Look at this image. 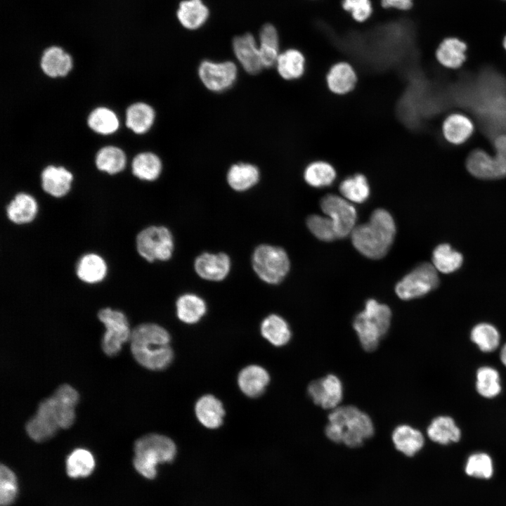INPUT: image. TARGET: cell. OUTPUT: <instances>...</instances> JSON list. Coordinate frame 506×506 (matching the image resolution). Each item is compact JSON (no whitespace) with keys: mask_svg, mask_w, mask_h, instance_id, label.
I'll list each match as a JSON object with an SVG mask.
<instances>
[{"mask_svg":"<svg viewBox=\"0 0 506 506\" xmlns=\"http://www.w3.org/2000/svg\"><path fill=\"white\" fill-rule=\"evenodd\" d=\"M462 260V254L448 244L438 245L432 254L433 266L443 273H450L458 270Z\"/></svg>","mask_w":506,"mask_h":506,"instance_id":"40","label":"cell"},{"mask_svg":"<svg viewBox=\"0 0 506 506\" xmlns=\"http://www.w3.org/2000/svg\"><path fill=\"white\" fill-rule=\"evenodd\" d=\"M8 219L15 224L28 223L33 221L37 212V204L30 195L19 193L6 208Z\"/></svg>","mask_w":506,"mask_h":506,"instance_id":"25","label":"cell"},{"mask_svg":"<svg viewBox=\"0 0 506 506\" xmlns=\"http://www.w3.org/2000/svg\"><path fill=\"white\" fill-rule=\"evenodd\" d=\"M18 491L15 473L6 465L0 467V505L10 506L15 500Z\"/></svg>","mask_w":506,"mask_h":506,"instance_id":"45","label":"cell"},{"mask_svg":"<svg viewBox=\"0 0 506 506\" xmlns=\"http://www.w3.org/2000/svg\"><path fill=\"white\" fill-rule=\"evenodd\" d=\"M133 465L144 478L153 479L160 464L171 462L176 455V446L164 435L148 434L138 439L134 446Z\"/></svg>","mask_w":506,"mask_h":506,"instance_id":"4","label":"cell"},{"mask_svg":"<svg viewBox=\"0 0 506 506\" xmlns=\"http://www.w3.org/2000/svg\"><path fill=\"white\" fill-rule=\"evenodd\" d=\"M326 81L328 89L334 93L343 95L352 91L357 82L353 67L346 61H338L329 69Z\"/></svg>","mask_w":506,"mask_h":506,"instance_id":"19","label":"cell"},{"mask_svg":"<svg viewBox=\"0 0 506 506\" xmlns=\"http://www.w3.org/2000/svg\"><path fill=\"white\" fill-rule=\"evenodd\" d=\"M195 413L198 421L209 429L221 427L225 415L222 403L212 394L204 395L197 401Z\"/></svg>","mask_w":506,"mask_h":506,"instance_id":"22","label":"cell"},{"mask_svg":"<svg viewBox=\"0 0 506 506\" xmlns=\"http://www.w3.org/2000/svg\"><path fill=\"white\" fill-rule=\"evenodd\" d=\"M467 168L475 177L482 179H495L506 176V169L495 155L482 150L473 151L467 160Z\"/></svg>","mask_w":506,"mask_h":506,"instance_id":"16","label":"cell"},{"mask_svg":"<svg viewBox=\"0 0 506 506\" xmlns=\"http://www.w3.org/2000/svg\"><path fill=\"white\" fill-rule=\"evenodd\" d=\"M476 388L478 393L486 398H493L501 391L498 371L491 367H481L476 372Z\"/></svg>","mask_w":506,"mask_h":506,"instance_id":"43","label":"cell"},{"mask_svg":"<svg viewBox=\"0 0 506 506\" xmlns=\"http://www.w3.org/2000/svg\"><path fill=\"white\" fill-rule=\"evenodd\" d=\"M97 316L105 327L101 340L102 350L107 356H115L120 351L122 345L130 339L131 330L128 320L124 313L110 308L101 309Z\"/></svg>","mask_w":506,"mask_h":506,"instance_id":"8","label":"cell"},{"mask_svg":"<svg viewBox=\"0 0 506 506\" xmlns=\"http://www.w3.org/2000/svg\"><path fill=\"white\" fill-rule=\"evenodd\" d=\"M176 315L186 324L197 323L206 313L207 305L203 299L195 294L181 295L176 301Z\"/></svg>","mask_w":506,"mask_h":506,"instance_id":"28","label":"cell"},{"mask_svg":"<svg viewBox=\"0 0 506 506\" xmlns=\"http://www.w3.org/2000/svg\"><path fill=\"white\" fill-rule=\"evenodd\" d=\"M471 339L484 352L495 350L500 342V335L497 329L488 323H480L474 326L471 332Z\"/></svg>","mask_w":506,"mask_h":506,"instance_id":"44","label":"cell"},{"mask_svg":"<svg viewBox=\"0 0 506 506\" xmlns=\"http://www.w3.org/2000/svg\"><path fill=\"white\" fill-rule=\"evenodd\" d=\"M474 130V125L467 117L459 113L450 115L443 124L445 138L453 144H460L468 139Z\"/></svg>","mask_w":506,"mask_h":506,"instance_id":"33","label":"cell"},{"mask_svg":"<svg viewBox=\"0 0 506 506\" xmlns=\"http://www.w3.org/2000/svg\"><path fill=\"white\" fill-rule=\"evenodd\" d=\"M95 467L96 461L93 454L89 450L82 448L73 450L65 461L67 474L73 479L89 476Z\"/></svg>","mask_w":506,"mask_h":506,"instance_id":"34","label":"cell"},{"mask_svg":"<svg viewBox=\"0 0 506 506\" xmlns=\"http://www.w3.org/2000/svg\"><path fill=\"white\" fill-rule=\"evenodd\" d=\"M259 171L254 164L238 163L232 165L227 173V182L235 191H245L255 186L259 180Z\"/></svg>","mask_w":506,"mask_h":506,"instance_id":"30","label":"cell"},{"mask_svg":"<svg viewBox=\"0 0 506 506\" xmlns=\"http://www.w3.org/2000/svg\"><path fill=\"white\" fill-rule=\"evenodd\" d=\"M339 191L348 201L363 203L369 197L370 189L366 177L356 174L342 181Z\"/></svg>","mask_w":506,"mask_h":506,"instance_id":"39","label":"cell"},{"mask_svg":"<svg viewBox=\"0 0 506 506\" xmlns=\"http://www.w3.org/2000/svg\"><path fill=\"white\" fill-rule=\"evenodd\" d=\"M176 14L185 28L195 30L206 22L209 10L201 0H184L180 3Z\"/></svg>","mask_w":506,"mask_h":506,"instance_id":"32","label":"cell"},{"mask_svg":"<svg viewBox=\"0 0 506 506\" xmlns=\"http://www.w3.org/2000/svg\"><path fill=\"white\" fill-rule=\"evenodd\" d=\"M437 270L433 264L423 263L406 274L396 285L395 292L403 300L422 297L439 285Z\"/></svg>","mask_w":506,"mask_h":506,"instance_id":"9","label":"cell"},{"mask_svg":"<svg viewBox=\"0 0 506 506\" xmlns=\"http://www.w3.org/2000/svg\"><path fill=\"white\" fill-rule=\"evenodd\" d=\"M500 358L502 363L506 366V344L502 348L500 353Z\"/></svg>","mask_w":506,"mask_h":506,"instance_id":"51","label":"cell"},{"mask_svg":"<svg viewBox=\"0 0 506 506\" xmlns=\"http://www.w3.org/2000/svg\"><path fill=\"white\" fill-rule=\"evenodd\" d=\"M107 273L106 263L103 259L94 253L83 255L76 267L78 278L86 283L93 284L101 281Z\"/></svg>","mask_w":506,"mask_h":506,"instance_id":"31","label":"cell"},{"mask_svg":"<svg viewBox=\"0 0 506 506\" xmlns=\"http://www.w3.org/2000/svg\"><path fill=\"white\" fill-rule=\"evenodd\" d=\"M41 67L48 77H64L71 70L72 60L61 48L51 46L44 51L41 59Z\"/></svg>","mask_w":506,"mask_h":506,"instance_id":"26","label":"cell"},{"mask_svg":"<svg viewBox=\"0 0 506 506\" xmlns=\"http://www.w3.org/2000/svg\"><path fill=\"white\" fill-rule=\"evenodd\" d=\"M467 475L482 479H489L493 473V462L491 457L484 453L471 455L465 465Z\"/></svg>","mask_w":506,"mask_h":506,"instance_id":"46","label":"cell"},{"mask_svg":"<svg viewBox=\"0 0 506 506\" xmlns=\"http://www.w3.org/2000/svg\"><path fill=\"white\" fill-rule=\"evenodd\" d=\"M133 174L141 180L152 181L161 174L162 164L160 159L153 153L138 154L131 164Z\"/></svg>","mask_w":506,"mask_h":506,"instance_id":"37","label":"cell"},{"mask_svg":"<svg viewBox=\"0 0 506 506\" xmlns=\"http://www.w3.org/2000/svg\"><path fill=\"white\" fill-rule=\"evenodd\" d=\"M306 225L311 233L320 240L331 242L337 239L333 224L328 217L311 215L306 219Z\"/></svg>","mask_w":506,"mask_h":506,"instance_id":"47","label":"cell"},{"mask_svg":"<svg viewBox=\"0 0 506 506\" xmlns=\"http://www.w3.org/2000/svg\"><path fill=\"white\" fill-rule=\"evenodd\" d=\"M391 319L389 307L373 299H368L364 309L353 320L356 331L362 348L368 352L375 351L379 341L387 333Z\"/></svg>","mask_w":506,"mask_h":506,"instance_id":"5","label":"cell"},{"mask_svg":"<svg viewBox=\"0 0 506 506\" xmlns=\"http://www.w3.org/2000/svg\"><path fill=\"white\" fill-rule=\"evenodd\" d=\"M170 340L169 332L163 327L152 323H141L131 332V351L141 366L150 370H162L174 359Z\"/></svg>","mask_w":506,"mask_h":506,"instance_id":"1","label":"cell"},{"mask_svg":"<svg viewBox=\"0 0 506 506\" xmlns=\"http://www.w3.org/2000/svg\"><path fill=\"white\" fill-rule=\"evenodd\" d=\"M342 5L343 9L358 22L368 20L373 11L370 0H343Z\"/></svg>","mask_w":506,"mask_h":506,"instance_id":"48","label":"cell"},{"mask_svg":"<svg viewBox=\"0 0 506 506\" xmlns=\"http://www.w3.org/2000/svg\"><path fill=\"white\" fill-rule=\"evenodd\" d=\"M259 51L264 67L276 64L280 55V37L277 28L271 23L265 24L259 33Z\"/></svg>","mask_w":506,"mask_h":506,"instance_id":"27","label":"cell"},{"mask_svg":"<svg viewBox=\"0 0 506 506\" xmlns=\"http://www.w3.org/2000/svg\"><path fill=\"white\" fill-rule=\"evenodd\" d=\"M395 234L396 225L391 215L384 209H377L368 222L355 226L351 235L354 247L361 254L379 259L388 252Z\"/></svg>","mask_w":506,"mask_h":506,"instance_id":"3","label":"cell"},{"mask_svg":"<svg viewBox=\"0 0 506 506\" xmlns=\"http://www.w3.org/2000/svg\"><path fill=\"white\" fill-rule=\"evenodd\" d=\"M494 146L495 157L506 169V135H500L496 137Z\"/></svg>","mask_w":506,"mask_h":506,"instance_id":"49","label":"cell"},{"mask_svg":"<svg viewBox=\"0 0 506 506\" xmlns=\"http://www.w3.org/2000/svg\"><path fill=\"white\" fill-rule=\"evenodd\" d=\"M391 439L396 449L409 457L420 451L424 443L422 434L408 424H400L395 427Z\"/></svg>","mask_w":506,"mask_h":506,"instance_id":"23","label":"cell"},{"mask_svg":"<svg viewBox=\"0 0 506 506\" xmlns=\"http://www.w3.org/2000/svg\"><path fill=\"white\" fill-rule=\"evenodd\" d=\"M270 382L268 372L261 366L250 365L238 374V384L243 394L250 398H257L265 391Z\"/></svg>","mask_w":506,"mask_h":506,"instance_id":"20","label":"cell"},{"mask_svg":"<svg viewBox=\"0 0 506 506\" xmlns=\"http://www.w3.org/2000/svg\"><path fill=\"white\" fill-rule=\"evenodd\" d=\"M238 69L231 61L203 60L198 67V76L204 86L214 92L230 89L237 79Z\"/></svg>","mask_w":506,"mask_h":506,"instance_id":"12","label":"cell"},{"mask_svg":"<svg viewBox=\"0 0 506 506\" xmlns=\"http://www.w3.org/2000/svg\"><path fill=\"white\" fill-rule=\"evenodd\" d=\"M325 433L336 443L356 448L373 436L375 427L370 417L358 408L339 406L329 413Z\"/></svg>","mask_w":506,"mask_h":506,"instance_id":"2","label":"cell"},{"mask_svg":"<svg viewBox=\"0 0 506 506\" xmlns=\"http://www.w3.org/2000/svg\"><path fill=\"white\" fill-rule=\"evenodd\" d=\"M260 330L261 335L275 346L286 345L292 337L288 323L277 314L266 317L261 323Z\"/></svg>","mask_w":506,"mask_h":506,"instance_id":"29","label":"cell"},{"mask_svg":"<svg viewBox=\"0 0 506 506\" xmlns=\"http://www.w3.org/2000/svg\"><path fill=\"white\" fill-rule=\"evenodd\" d=\"M275 65L282 78L287 80L299 79L305 72L306 57L301 50L289 48L280 52Z\"/></svg>","mask_w":506,"mask_h":506,"instance_id":"24","label":"cell"},{"mask_svg":"<svg viewBox=\"0 0 506 506\" xmlns=\"http://www.w3.org/2000/svg\"><path fill=\"white\" fill-rule=\"evenodd\" d=\"M233 49L238 60L247 73L257 74L264 67L259 46L251 34L247 33L235 37L233 41Z\"/></svg>","mask_w":506,"mask_h":506,"instance_id":"15","label":"cell"},{"mask_svg":"<svg viewBox=\"0 0 506 506\" xmlns=\"http://www.w3.org/2000/svg\"><path fill=\"white\" fill-rule=\"evenodd\" d=\"M125 164L124 153L117 147L106 146L98 150L96 154L97 168L110 174H115L123 170Z\"/></svg>","mask_w":506,"mask_h":506,"instance_id":"41","label":"cell"},{"mask_svg":"<svg viewBox=\"0 0 506 506\" xmlns=\"http://www.w3.org/2000/svg\"><path fill=\"white\" fill-rule=\"evenodd\" d=\"M427 433L429 438L440 444H448L460 440L461 432L454 420L448 416L434 418L428 426Z\"/></svg>","mask_w":506,"mask_h":506,"instance_id":"36","label":"cell"},{"mask_svg":"<svg viewBox=\"0 0 506 506\" xmlns=\"http://www.w3.org/2000/svg\"><path fill=\"white\" fill-rule=\"evenodd\" d=\"M320 207L331 220L337 238H343L351 233L357 214L355 207L347 200L329 194L322 198Z\"/></svg>","mask_w":506,"mask_h":506,"instance_id":"10","label":"cell"},{"mask_svg":"<svg viewBox=\"0 0 506 506\" xmlns=\"http://www.w3.org/2000/svg\"><path fill=\"white\" fill-rule=\"evenodd\" d=\"M501 1H505V2H506V0H501Z\"/></svg>","mask_w":506,"mask_h":506,"instance_id":"53","label":"cell"},{"mask_svg":"<svg viewBox=\"0 0 506 506\" xmlns=\"http://www.w3.org/2000/svg\"><path fill=\"white\" fill-rule=\"evenodd\" d=\"M194 268L202 279L209 281L224 280L231 270V259L223 252H204L196 257Z\"/></svg>","mask_w":506,"mask_h":506,"instance_id":"14","label":"cell"},{"mask_svg":"<svg viewBox=\"0 0 506 506\" xmlns=\"http://www.w3.org/2000/svg\"><path fill=\"white\" fill-rule=\"evenodd\" d=\"M337 173L335 168L325 161L311 162L305 168L304 178L305 181L314 188H323L330 186L335 180Z\"/></svg>","mask_w":506,"mask_h":506,"instance_id":"38","label":"cell"},{"mask_svg":"<svg viewBox=\"0 0 506 506\" xmlns=\"http://www.w3.org/2000/svg\"><path fill=\"white\" fill-rule=\"evenodd\" d=\"M58 420L52 398H46L39 403L34 415L27 422L26 433L34 441L44 442L60 429Z\"/></svg>","mask_w":506,"mask_h":506,"instance_id":"11","label":"cell"},{"mask_svg":"<svg viewBox=\"0 0 506 506\" xmlns=\"http://www.w3.org/2000/svg\"><path fill=\"white\" fill-rule=\"evenodd\" d=\"M136 250L149 262L169 260L174 252V238L163 226H150L141 230L136 238Z\"/></svg>","mask_w":506,"mask_h":506,"instance_id":"7","label":"cell"},{"mask_svg":"<svg viewBox=\"0 0 506 506\" xmlns=\"http://www.w3.org/2000/svg\"><path fill=\"white\" fill-rule=\"evenodd\" d=\"M155 111L145 103H136L126 112V125L134 133L142 134L148 131L155 120Z\"/></svg>","mask_w":506,"mask_h":506,"instance_id":"35","label":"cell"},{"mask_svg":"<svg viewBox=\"0 0 506 506\" xmlns=\"http://www.w3.org/2000/svg\"><path fill=\"white\" fill-rule=\"evenodd\" d=\"M252 267L264 282L275 285L285 278L290 271V259L287 252L280 247L262 244L254 250Z\"/></svg>","mask_w":506,"mask_h":506,"instance_id":"6","label":"cell"},{"mask_svg":"<svg viewBox=\"0 0 506 506\" xmlns=\"http://www.w3.org/2000/svg\"><path fill=\"white\" fill-rule=\"evenodd\" d=\"M89 126L95 132L100 134H111L119 127L117 115L111 110L100 107L94 109L87 120Z\"/></svg>","mask_w":506,"mask_h":506,"instance_id":"42","label":"cell"},{"mask_svg":"<svg viewBox=\"0 0 506 506\" xmlns=\"http://www.w3.org/2000/svg\"><path fill=\"white\" fill-rule=\"evenodd\" d=\"M467 44L455 36L443 38L435 50L437 61L443 67L456 69L465 62Z\"/></svg>","mask_w":506,"mask_h":506,"instance_id":"18","label":"cell"},{"mask_svg":"<svg viewBox=\"0 0 506 506\" xmlns=\"http://www.w3.org/2000/svg\"><path fill=\"white\" fill-rule=\"evenodd\" d=\"M58 414L60 429H68L75 419L74 408L79 396L77 390L67 384L60 385L51 396Z\"/></svg>","mask_w":506,"mask_h":506,"instance_id":"17","label":"cell"},{"mask_svg":"<svg viewBox=\"0 0 506 506\" xmlns=\"http://www.w3.org/2000/svg\"><path fill=\"white\" fill-rule=\"evenodd\" d=\"M413 4L414 0H381L384 8H395L402 11H410Z\"/></svg>","mask_w":506,"mask_h":506,"instance_id":"50","label":"cell"},{"mask_svg":"<svg viewBox=\"0 0 506 506\" xmlns=\"http://www.w3.org/2000/svg\"><path fill=\"white\" fill-rule=\"evenodd\" d=\"M307 393L316 405L332 410L339 406L343 399V384L337 375L329 374L311 382Z\"/></svg>","mask_w":506,"mask_h":506,"instance_id":"13","label":"cell"},{"mask_svg":"<svg viewBox=\"0 0 506 506\" xmlns=\"http://www.w3.org/2000/svg\"><path fill=\"white\" fill-rule=\"evenodd\" d=\"M502 44L504 49L506 51V34L502 37Z\"/></svg>","mask_w":506,"mask_h":506,"instance_id":"52","label":"cell"},{"mask_svg":"<svg viewBox=\"0 0 506 506\" xmlns=\"http://www.w3.org/2000/svg\"><path fill=\"white\" fill-rule=\"evenodd\" d=\"M73 176L63 167L49 165L41 174V187L48 195L60 197L70 189Z\"/></svg>","mask_w":506,"mask_h":506,"instance_id":"21","label":"cell"}]
</instances>
